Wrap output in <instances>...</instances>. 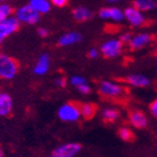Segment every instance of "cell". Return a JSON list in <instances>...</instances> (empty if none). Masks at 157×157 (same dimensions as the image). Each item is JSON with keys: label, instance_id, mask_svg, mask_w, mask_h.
<instances>
[{"label": "cell", "instance_id": "obj_1", "mask_svg": "<svg viewBox=\"0 0 157 157\" xmlns=\"http://www.w3.org/2000/svg\"><path fill=\"white\" fill-rule=\"evenodd\" d=\"M19 71V63L13 57L0 54V78L12 79Z\"/></svg>", "mask_w": 157, "mask_h": 157}, {"label": "cell", "instance_id": "obj_2", "mask_svg": "<svg viewBox=\"0 0 157 157\" xmlns=\"http://www.w3.org/2000/svg\"><path fill=\"white\" fill-rule=\"evenodd\" d=\"M58 118L65 122H75L80 118L79 105L74 102H68L58 109Z\"/></svg>", "mask_w": 157, "mask_h": 157}, {"label": "cell", "instance_id": "obj_3", "mask_svg": "<svg viewBox=\"0 0 157 157\" xmlns=\"http://www.w3.org/2000/svg\"><path fill=\"white\" fill-rule=\"evenodd\" d=\"M16 19L19 22H24L29 24H35L39 22L40 14L34 10L30 5H25L17 9Z\"/></svg>", "mask_w": 157, "mask_h": 157}, {"label": "cell", "instance_id": "obj_4", "mask_svg": "<svg viewBox=\"0 0 157 157\" xmlns=\"http://www.w3.org/2000/svg\"><path fill=\"white\" fill-rule=\"evenodd\" d=\"M81 149V145L78 143H67L60 145L52 152V157H74Z\"/></svg>", "mask_w": 157, "mask_h": 157}, {"label": "cell", "instance_id": "obj_5", "mask_svg": "<svg viewBox=\"0 0 157 157\" xmlns=\"http://www.w3.org/2000/svg\"><path fill=\"white\" fill-rule=\"evenodd\" d=\"M100 51L105 58L117 57L120 55L121 51H122V43L120 40H110L101 45Z\"/></svg>", "mask_w": 157, "mask_h": 157}, {"label": "cell", "instance_id": "obj_6", "mask_svg": "<svg viewBox=\"0 0 157 157\" xmlns=\"http://www.w3.org/2000/svg\"><path fill=\"white\" fill-rule=\"evenodd\" d=\"M19 21L16 19V17H10L5 21H0V44L3 42L6 37H8L12 33L18 31Z\"/></svg>", "mask_w": 157, "mask_h": 157}, {"label": "cell", "instance_id": "obj_7", "mask_svg": "<svg viewBox=\"0 0 157 157\" xmlns=\"http://www.w3.org/2000/svg\"><path fill=\"white\" fill-rule=\"evenodd\" d=\"M100 92L109 98H117L122 94V87L111 81H101L100 82Z\"/></svg>", "mask_w": 157, "mask_h": 157}, {"label": "cell", "instance_id": "obj_8", "mask_svg": "<svg viewBox=\"0 0 157 157\" xmlns=\"http://www.w3.org/2000/svg\"><path fill=\"white\" fill-rule=\"evenodd\" d=\"M123 13H124V17L126 18V20H128L132 25H135V26L141 25V24H143L145 21L144 16L142 14V12H140L139 10H136L133 7L126 8Z\"/></svg>", "mask_w": 157, "mask_h": 157}, {"label": "cell", "instance_id": "obj_9", "mask_svg": "<svg viewBox=\"0 0 157 157\" xmlns=\"http://www.w3.org/2000/svg\"><path fill=\"white\" fill-rule=\"evenodd\" d=\"M99 16L102 19H111L113 21H121L124 18V13L119 8H102L99 11Z\"/></svg>", "mask_w": 157, "mask_h": 157}, {"label": "cell", "instance_id": "obj_10", "mask_svg": "<svg viewBox=\"0 0 157 157\" xmlns=\"http://www.w3.org/2000/svg\"><path fill=\"white\" fill-rule=\"evenodd\" d=\"M151 40H152V35H149L147 33H142L132 37L131 42L128 44H130V47L132 50H139V48H142L146 44H148L151 42Z\"/></svg>", "mask_w": 157, "mask_h": 157}, {"label": "cell", "instance_id": "obj_11", "mask_svg": "<svg viewBox=\"0 0 157 157\" xmlns=\"http://www.w3.org/2000/svg\"><path fill=\"white\" fill-rule=\"evenodd\" d=\"M12 111V98L8 94H0V115L6 117Z\"/></svg>", "mask_w": 157, "mask_h": 157}, {"label": "cell", "instance_id": "obj_12", "mask_svg": "<svg viewBox=\"0 0 157 157\" xmlns=\"http://www.w3.org/2000/svg\"><path fill=\"white\" fill-rule=\"evenodd\" d=\"M130 122L135 128H144L147 125V118L141 111H132L130 113Z\"/></svg>", "mask_w": 157, "mask_h": 157}, {"label": "cell", "instance_id": "obj_13", "mask_svg": "<svg viewBox=\"0 0 157 157\" xmlns=\"http://www.w3.org/2000/svg\"><path fill=\"white\" fill-rule=\"evenodd\" d=\"M48 68H50V56L47 54H43L34 67V73L36 75H45L48 71Z\"/></svg>", "mask_w": 157, "mask_h": 157}, {"label": "cell", "instance_id": "obj_14", "mask_svg": "<svg viewBox=\"0 0 157 157\" xmlns=\"http://www.w3.org/2000/svg\"><path fill=\"white\" fill-rule=\"evenodd\" d=\"M81 41V35L77 32H69L63 36H60L58 40V44L60 46H68V45L75 44Z\"/></svg>", "mask_w": 157, "mask_h": 157}, {"label": "cell", "instance_id": "obj_15", "mask_svg": "<svg viewBox=\"0 0 157 157\" xmlns=\"http://www.w3.org/2000/svg\"><path fill=\"white\" fill-rule=\"evenodd\" d=\"M125 81L128 84L135 87H146L149 85V79L147 77L143 76V75H139V74H134V75L128 76L125 78Z\"/></svg>", "mask_w": 157, "mask_h": 157}, {"label": "cell", "instance_id": "obj_16", "mask_svg": "<svg viewBox=\"0 0 157 157\" xmlns=\"http://www.w3.org/2000/svg\"><path fill=\"white\" fill-rule=\"evenodd\" d=\"M34 10L36 11L39 14L41 13H47L51 10V5L52 3L47 0H31L29 3Z\"/></svg>", "mask_w": 157, "mask_h": 157}, {"label": "cell", "instance_id": "obj_17", "mask_svg": "<svg viewBox=\"0 0 157 157\" xmlns=\"http://www.w3.org/2000/svg\"><path fill=\"white\" fill-rule=\"evenodd\" d=\"M73 16L75 18V20H77L79 22H84L91 18L92 13L89 9L85 8V7H78V8H76L73 11Z\"/></svg>", "mask_w": 157, "mask_h": 157}, {"label": "cell", "instance_id": "obj_18", "mask_svg": "<svg viewBox=\"0 0 157 157\" xmlns=\"http://www.w3.org/2000/svg\"><path fill=\"white\" fill-rule=\"evenodd\" d=\"M80 115H82L85 119H91L97 112V105L94 103H82L79 105Z\"/></svg>", "mask_w": 157, "mask_h": 157}, {"label": "cell", "instance_id": "obj_19", "mask_svg": "<svg viewBox=\"0 0 157 157\" xmlns=\"http://www.w3.org/2000/svg\"><path fill=\"white\" fill-rule=\"evenodd\" d=\"M155 7L154 1L151 0H135L133 2V8H135L136 10L141 11H148L151 9H153Z\"/></svg>", "mask_w": 157, "mask_h": 157}, {"label": "cell", "instance_id": "obj_20", "mask_svg": "<svg viewBox=\"0 0 157 157\" xmlns=\"http://www.w3.org/2000/svg\"><path fill=\"white\" fill-rule=\"evenodd\" d=\"M12 7L8 3H0V21H5L12 14Z\"/></svg>", "mask_w": 157, "mask_h": 157}, {"label": "cell", "instance_id": "obj_21", "mask_svg": "<svg viewBox=\"0 0 157 157\" xmlns=\"http://www.w3.org/2000/svg\"><path fill=\"white\" fill-rule=\"evenodd\" d=\"M102 118L105 122H113L119 118V111L115 109H105L102 112Z\"/></svg>", "mask_w": 157, "mask_h": 157}, {"label": "cell", "instance_id": "obj_22", "mask_svg": "<svg viewBox=\"0 0 157 157\" xmlns=\"http://www.w3.org/2000/svg\"><path fill=\"white\" fill-rule=\"evenodd\" d=\"M119 136H120L121 140H123V141H132L134 139V134L133 132L130 130L128 128H121L119 130Z\"/></svg>", "mask_w": 157, "mask_h": 157}, {"label": "cell", "instance_id": "obj_23", "mask_svg": "<svg viewBox=\"0 0 157 157\" xmlns=\"http://www.w3.org/2000/svg\"><path fill=\"white\" fill-rule=\"evenodd\" d=\"M71 82L74 85V86L79 87V86H81V85L86 84V79L82 78L81 76H74V77H71Z\"/></svg>", "mask_w": 157, "mask_h": 157}, {"label": "cell", "instance_id": "obj_24", "mask_svg": "<svg viewBox=\"0 0 157 157\" xmlns=\"http://www.w3.org/2000/svg\"><path fill=\"white\" fill-rule=\"evenodd\" d=\"M78 88V90H79V92H81L82 94H88L90 92V87L88 86L87 84H85V85H81V86H79V87H77Z\"/></svg>", "mask_w": 157, "mask_h": 157}, {"label": "cell", "instance_id": "obj_25", "mask_svg": "<svg viewBox=\"0 0 157 157\" xmlns=\"http://www.w3.org/2000/svg\"><path fill=\"white\" fill-rule=\"evenodd\" d=\"M149 111H151V113H152L154 117H157V99L154 100V101L151 103V105H149Z\"/></svg>", "mask_w": 157, "mask_h": 157}, {"label": "cell", "instance_id": "obj_26", "mask_svg": "<svg viewBox=\"0 0 157 157\" xmlns=\"http://www.w3.org/2000/svg\"><path fill=\"white\" fill-rule=\"evenodd\" d=\"M68 3L67 0H53L52 5H54L55 7H58V8H62V7H65Z\"/></svg>", "mask_w": 157, "mask_h": 157}, {"label": "cell", "instance_id": "obj_27", "mask_svg": "<svg viewBox=\"0 0 157 157\" xmlns=\"http://www.w3.org/2000/svg\"><path fill=\"white\" fill-rule=\"evenodd\" d=\"M131 40H132V35L130 33H124L121 35V43H130L131 42Z\"/></svg>", "mask_w": 157, "mask_h": 157}, {"label": "cell", "instance_id": "obj_28", "mask_svg": "<svg viewBox=\"0 0 157 157\" xmlns=\"http://www.w3.org/2000/svg\"><path fill=\"white\" fill-rule=\"evenodd\" d=\"M55 84L57 85L58 87H65L66 86V79L64 77H60V78H57L55 80Z\"/></svg>", "mask_w": 157, "mask_h": 157}, {"label": "cell", "instance_id": "obj_29", "mask_svg": "<svg viewBox=\"0 0 157 157\" xmlns=\"http://www.w3.org/2000/svg\"><path fill=\"white\" fill-rule=\"evenodd\" d=\"M37 33H39L40 36H42V37H45L48 35V31H47L46 29H44V28H40V29L37 30Z\"/></svg>", "mask_w": 157, "mask_h": 157}, {"label": "cell", "instance_id": "obj_30", "mask_svg": "<svg viewBox=\"0 0 157 157\" xmlns=\"http://www.w3.org/2000/svg\"><path fill=\"white\" fill-rule=\"evenodd\" d=\"M88 56H89L90 58H96L98 56V51L92 48V50H90L89 53H88Z\"/></svg>", "mask_w": 157, "mask_h": 157}, {"label": "cell", "instance_id": "obj_31", "mask_svg": "<svg viewBox=\"0 0 157 157\" xmlns=\"http://www.w3.org/2000/svg\"><path fill=\"white\" fill-rule=\"evenodd\" d=\"M3 156V153H2V149H1V147H0V157Z\"/></svg>", "mask_w": 157, "mask_h": 157}]
</instances>
